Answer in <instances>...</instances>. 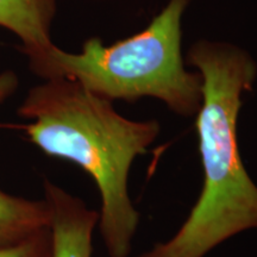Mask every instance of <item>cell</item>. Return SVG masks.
<instances>
[{"mask_svg": "<svg viewBox=\"0 0 257 257\" xmlns=\"http://www.w3.org/2000/svg\"><path fill=\"white\" fill-rule=\"evenodd\" d=\"M187 61L201 76L195 127L202 188L178 232L137 257H204L231 237L257 230V186L237 140L243 94L252 89L257 64L242 48L207 40L189 48Z\"/></svg>", "mask_w": 257, "mask_h": 257, "instance_id": "1", "label": "cell"}, {"mask_svg": "<svg viewBox=\"0 0 257 257\" xmlns=\"http://www.w3.org/2000/svg\"><path fill=\"white\" fill-rule=\"evenodd\" d=\"M111 100L67 79L29 89L18 115L28 140L46 155L79 166L100 193L99 229L110 257H128L140 213L128 195V173L160 134L156 120H131Z\"/></svg>", "mask_w": 257, "mask_h": 257, "instance_id": "2", "label": "cell"}, {"mask_svg": "<svg viewBox=\"0 0 257 257\" xmlns=\"http://www.w3.org/2000/svg\"><path fill=\"white\" fill-rule=\"evenodd\" d=\"M189 0H169L143 31L111 46L92 37L80 53L55 44L27 55L44 79H67L107 100L159 99L174 113L192 117L201 104V76L186 69L181 53L182 16Z\"/></svg>", "mask_w": 257, "mask_h": 257, "instance_id": "3", "label": "cell"}, {"mask_svg": "<svg viewBox=\"0 0 257 257\" xmlns=\"http://www.w3.org/2000/svg\"><path fill=\"white\" fill-rule=\"evenodd\" d=\"M43 188L49 208L51 257H92L99 212L49 180H44Z\"/></svg>", "mask_w": 257, "mask_h": 257, "instance_id": "4", "label": "cell"}, {"mask_svg": "<svg viewBox=\"0 0 257 257\" xmlns=\"http://www.w3.org/2000/svg\"><path fill=\"white\" fill-rule=\"evenodd\" d=\"M56 0H0V28L21 40L25 56L53 46L51 25L56 15Z\"/></svg>", "mask_w": 257, "mask_h": 257, "instance_id": "5", "label": "cell"}, {"mask_svg": "<svg viewBox=\"0 0 257 257\" xmlns=\"http://www.w3.org/2000/svg\"><path fill=\"white\" fill-rule=\"evenodd\" d=\"M49 227L44 199L32 200L0 189V248L12 245Z\"/></svg>", "mask_w": 257, "mask_h": 257, "instance_id": "6", "label": "cell"}, {"mask_svg": "<svg viewBox=\"0 0 257 257\" xmlns=\"http://www.w3.org/2000/svg\"><path fill=\"white\" fill-rule=\"evenodd\" d=\"M0 257H51L49 227L22 242L0 248Z\"/></svg>", "mask_w": 257, "mask_h": 257, "instance_id": "7", "label": "cell"}, {"mask_svg": "<svg viewBox=\"0 0 257 257\" xmlns=\"http://www.w3.org/2000/svg\"><path fill=\"white\" fill-rule=\"evenodd\" d=\"M19 87V78L14 70L0 72V105L15 94Z\"/></svg>", "mask_w": 257, "mask_h": 257, "instance_id": "8", "label": "cell"}]
</instances>
